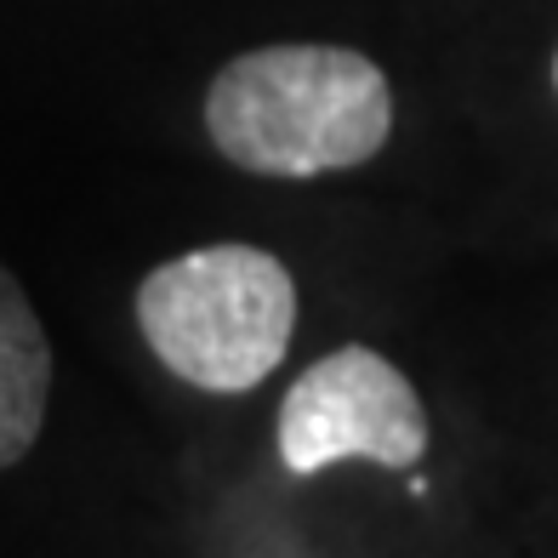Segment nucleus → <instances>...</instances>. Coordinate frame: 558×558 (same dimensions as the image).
I'll list each match as a JSON object with an SVG mask.
<instances>
[{"label":"nucleus","instance_id":"4","mask_svg":"<svg viewBox=\"0 0 558 558\" xmlns=\"http://www.w3.org/2000/svg\"><path fill=\"white\" fill-rule=\"evenodd\" d=\"M46 399H52V342L23 286L0 268V468H17L35 450Z\"/></svg>","mask_w":558,"mask_h":558},{"label":"nucleus","instance_id":"1","mask_svg":"<svg viewBox=\"0 0 558 558\" xmlns=\"http://www.w3.org/2000/svg\"><path fill=\"white\" fill-rule=\"evenodd\" d=\"M206 132L228 166L302 183L383 155L393 92L353 46H257L217 69Z\"/></svg>","mask_w":558,"mask_h":558},{"label":"nucleus","instance_id":"2","mask_svg":"<svg viewBox=\"0 0 558 558\" xmlns=\"http://www.w3.org/2000/svg\"><path fill=\"white\" fill-rule=\"evenodd\" d=\"M148 353L199 393H245L274 376L296 337V279L263 245L217 240L160 263L137 286Z\"/></svg>","mask_w":558,"mask_h":558},{"label":"nucleus","instance_id":"5","mask_svg":"<svg viewBox=\"0 0 558 558\" xmlns=\"http://www.w3.org/2000/svg\"><path fill=\"white\" fill-rule=\"evenodd\" d=\"M553 92H558V58H553Z\"/></svg>","mask_w":558,"mask_h":558},{"label":"nucleus","instance_id":"3","mask_svg":"<svg viewBox=\"0 0 558 558\" xmlns=\"http://www.w3.org/2000/svg\"><path fill=\"white\" fill-rule=\"evenodd\" d=\"M434 427L427 404L393 360L365 342L331 348L279 399L274 450L291 478H314L337 462H376L388 473L416 468Z\"/></svg>","mask_w":558,"mask_h":558}]
</instances>
